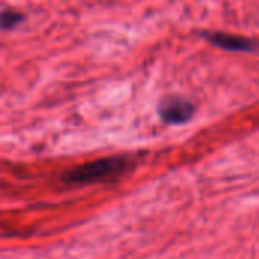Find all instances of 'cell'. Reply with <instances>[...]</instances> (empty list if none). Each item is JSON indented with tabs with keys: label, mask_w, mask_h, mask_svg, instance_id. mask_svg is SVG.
<instances>
[{
	"label": "cell",
	"mask_w": 259,
	"mask_h": 259,
	"mask_svg": "<svg viewBox=\"0 0 259 259\" xmlns=\"http://www.w3.org/2000/svg\"><path fill=\"white\" fill-rule=\"evenodd\" d=\"M129 161L121 156L103 158L76 168H71L64 175V181L70 184H93L109 181L111 178L120 176L129 168Z\"/></svg>",
	"instance_id": "cell-1"
},
{
	"label": "cell",
	"mask_w": 259,
	"mask_h": 259,
	"mask_svg": "<svg viewBox=\"0 0 259 259\" xmlns=\"http://www.w3.org/2000/svg\"><path fill=\"white\" fill-rule=\"evenodd\" d=\"M193 114H194V105L182 97H170L159 105L161 118L170 124L187 123L193 117Z\"/></svg>",
	"instance_id": "cell-2"
},
{
	"label": "cell",
	"mask_w": 259,
	"mask_h": 259,
	"mask_svg": "<svg viewBox=\"0 0 259 259\" xmlns=\"http://www.w3.org/2000/svg\"><path fill=\"white\" fill-rule=\"evenodd\" d=\"M205 38L212 42L214 46H219L225 50L231 52H249L255 53L258 52L259 44L253 39H249L246 36L234 35V33H225V32H205Z\"/></svg>",
	"instance_id": "cell-3"
},
{
	"label": "cell",
	"mask_w": 259,
	"mask_h": 259,
	"mask_svg": "<svg viewBox=\"0 0 259 259\" xmlns=\"http://www.w3.org/2000/svg\"><path fill=\"white\" fill-rule=\"evenodd\" d=\"M23 14L17 12V11H12V9H6L3 14H2V27L6 30V29H12L14 26H17L21 20H23Z\"/></svg>",
	"instance_id": "cell-4"
}]
</instances>
